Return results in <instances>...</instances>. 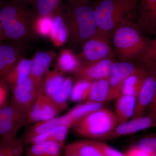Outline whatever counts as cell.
I'll return each instance as SVG.
<instances>
[{
	"label": "cell",
	"instance_id": "cell-1",
	"mask_svg": "<svg viewBox=\"0 0 156 156\" xmlns=\"http://www.w3.org/2000/svg\"><path fill=\"white\" fill-rule=\"evenodd\" d=\"M137 0H98L94 8L95 23L101 32L110 37L117 29L135 26Z\"/></svg>",
	"mask_w": 156,
	"mask_h": 156
},
{
	"label": "cell",
	"instance_id": "cell-2",
	"mask_svg": "<svg viewBox=\"0 0 156 156\" xmlns=\"http://www.w3.org/2000/svg\"><path fill=\"white\" fill-rule=\"evenodd\" d=\"M27 0H10L0 7V22L5 39L19 43L32 30L35 16L29 8Z\"/></svg>",
	"mask_w": 156,
	"mask_h": 156
},
{
	"label": "cell",
	"instance_id": "cell-3",
	"mask_svg": "<svg viewBox=\"0 0 156 156\" xmlns=\"http://www.w3.org/2000/svg\"><path fill=\"white\" fill-rule=\"evenodd\" d=\"M72 43L82 45L98 32L94 17V7L88 3H70L63 16Z\"/></svg>",
	"mask_w": 156,
	"mask_h": 156
},
{
	"label": "cell",
	"instance_id": "cell-4",
	"mask_svg": "<svg viewBox=\"0 0 156 156\" xmlns=\"http://www.w3.org/2000/svg\"><path fill=\"white\" fill-rule=\"evenodd\" d=\"M112 47L119 61L136 62L144 53L150 39L137 26L121 27L114 32Z\"/></svg>",
	"mask_w": 156,
	"mask_h": 156
},
{
	"label": "cell",
	"instance_id": "cell-5",
	"mask_svg": "<svg viewBox=\"0 0 156 156\" xmlns=\"http://www.w3.org/2000/svg\"><path fill=\"white\" fill-rule=\"evenodd\" d=\"M119 125L115 114L101 108L75 123L73 129L80 136L94 140H108V136Z\"/></svg>",
	"mask_w": 156,
	"mask_h": 156
},
{
	"label": "cell",
	"instance_id": "cell-6",
	"mask_svg": "<svg viewBox=\"0 0 156 156\" xmlns=\"http://www.w3.org/2000/svg\"><path fill=\"white\" fill-rule=\"evenodd\" d=\"M28 114L11 100L0 108V137H15L22 127L28 123Z\"/></svg>",
	"mask_w": 156,
	"mask_h": 156
},
{
	"label": "cell",
	"instance_id": "cell-7",
	"mask_svg": "<svg viewBox=\"0 0 156 156\" xmlns=\"http://www.w3.org/2000/svg\"><path fill=\"white\" fill-rule=\"evenodd\" d=\"M110 39L98 31L95 35L87 40L82 46L81 55V59L86 62L84 65L105 58H113L115 54Z\"/></svg>",
	"mask_w": 156,
	"mask_h": 156
},
{
	"label": "cell",
	"instance_id": "cell-8",
	"mask_svg": "<svg viewBox=\"0 0 156 156\" xmlns=\"http://www.w3.org/2000/svg\"><path fill=\"white\" fill-rule=\"evenodd\" d=\"M147 72H148L136 62H114L108 78L110 85L111 100L118 98L121 95L122 86L126 79L133 75Z\"/></svg>",
	"mask_w": 156,
	"mask_h": 156
},
{
	"label": "cell",
	"instance_id": "cell-9",
	"mask_svg": "<svg viewBox=\"0 0 156 156\" xmlns=\"http://www.w3.org/2000/svg\"><path fill=\"white\" fill-rule=\"evenodd\" d=\"M43 90L37 86L31 76L21 85L13 89V95L11 100L20 108L29 114L35 101Z\"/></svg>",
	"mask_w": 156,
	"mask_h": 156
},
{
	"label": "cell",
	"instance_id": "cell-10",
	"mask_svg": "<svg viewBox=\"0 0 156 156\" xmlns=\"http://www.w3.org/2000/svg\"><path fill=\"white\" fill-rule=\"evenodd\" d=\"M156 92V70L149 72L143 82L136 97V106L132 119L144 115L153 100Z\"/></svg>",
	"mask_w": 156,
	"mask_h": 156
},
{
	"label": "cell",
	"instance_id": "cell-11",
	"mask_svg": "<svg viewBox=\"0 0 156 156\" xmlns=\"http://www.w3.org/2000/svg\"><path fill=\"white\" fill-rule=\"evenodd\" d=\"M61 111L50 97L43 93L35 101L28 115V122L48 121L55 118Z\"/></svg>",
	"mask_w": 156,
	"mask_h": 156
},
{
	"label": "cell",
	"instance_id": "cell-12",
	"mask_svg": "<svg viewBox=\"0 0 156 156\" xmlns=\"http://www.w3.org/2000/svg\"><path fill=\"white\" fill-rule=\"evenodd\" d=\"M156 127V115H147L132 119L119 124L108 136V140L116 139L124 135L134 134L142 130Z\"/></svg>",
	"mask_w": 156,
	"mask_h": 156
},
{
	"label": "cell",
	"instance_id": "cell-13",
	"mask_svg": "<svg viewBox=\"0 0 156 156\" xmlns=\"http://www.w3.org/2000/svg\"><path fill=\"white\" fill-rule=\"evenodd\" d=\"M113 58H107L80 66L75 72L80 80L93 82L109 78L113 63Z\"/></svg>",
	"mask_w": 156,
	"mask_h": 156
},
{
	"label": "cell",
	"instance_id": "cell-14",
	"mask_svg": "<svg viewBox=\"0 0 156 156\" xmlns=\"http://www.w3.org/2000/svg\"><path fill=\"white\" fill-rule=\"evenodd\" d=\"M19 43H0V82L20 60L22 48Z\"/></svg>",
	"mask_w": 156,
	"mask_h": 156
},
{
	"label": "cell",
	"instance_id": "cell-15",
	"mask_svg": "<svg viewBox=\"0 0 156 156\" xmlns=\"http://www.w3.org/2000/svg\"><path fill=\"white\" fill-rule=\"evenodd\" d=\"M139 2L136 25L142 32L151 34L156 15V0H137Z\"/></svg>",
	"mask_w": 156,
	"mask_h": 156
},
{
	"label": "cell",
	"instance_id": "cell-16",
	"mask_svg": "<svg viewBox=\"0 0 156 156\" xmlns=\"http://www.w3.org/2000/svg\"><path fill=\"white\" fill-rule=\"evenodd\" d=\"M32 66L31 60L20 59L8 74L3 83L7 87H12L13 89L21 85L30 76Z\"/></svg>",
	"mask_w": 156,
	"mask_h": 156
},
{
	"label": "cell",
	"instance_id": "cell-17",
	"mask_svg": "<svg viewBox=\"0 0 156 156\" xmlns=\"http://www.w3.org/2000/svg\"><path fill=\"white\" fill-rule=\"evenodd\" d=\"M54 55L50 52L41 51L36 53L33 60L32 69L30 76L40 89H42V77L47 70Z\"/></svg>",
	"mask_w": 156,
	"mask_h": 156
},
{
	"label": "cell",
	"instance_id": "cell-18",
	"mask_svg": "<svg viewBox=\"0 0 156 156\" xmlns=\"http://www.w3.org/2000/svg\"><path fill=\"white\" fill-rule=\"evenodd\" d=\"M61 126L72 127L73 123L67 115L62 116L54 118L48 121L38 122L29 130L25 136L26 142L32 137L50 131L53 128Z\"/></svg>",
	"mask_w": 156,
	"mask_h": 156
},
{
	"label": "cell",
	"instance_id": "cell-19",
	"mask_svg": "<svg viewBox=\"0 0 156 156\" xmlns=\"http://www.w3.org/2000/svg\"><path fill=\"white\" fill-rule=\"evenodd\" d=\"M117 98L115 114L119 124L126 122L130 118H132L136 106V98L121 95Z\"/></svg>",
	"mask_w": 156,
	"mask_h": 156
},
{
	"label": "cell",
	"instance_id": "cell-20",
	"mask_svg": "<svg viewBox=\"0 0 156 156\" xmlns=\"http://www.w3.org/2000/svg\"><path fill=\"white\" fill-rule=\"evenodd\" d=\"M65 148L79 156H107L97 140H79L68 144Z\"/></svg>",
	"mask_w": 156,
	"mask_h": 156
},
{
	"label": "cell",
	"instance_id": "cell-21",
	"mask_svg": "<svg viewBox=\"0 0 156 156\" xmlns=\"http://www.w3.org/2000/svg\"><path fill=\"white\" fill-rule=\"evenodd\" d=\"M111 100L108 78L92 82L90 95L87 101L103 104Z\"/></svg>",
	"mask_w": 156,
	"mask_h": 156
},
{
	"label": "cell",
	"instance_id": "cell-22",
	"mask_svg": "<svg viewBox=\"0 0 156 156\" xmlns=\"http://www.w3.org/2000/svg\"><path fill=\"white\" fill-rule=\"evenodd\" d=\"M69 128L65 126H58L46 133L33 136L29 140L27 144L32 145L52 141L57 143L62 147Z\"/></svg>",
	"mask_w": 156,
	"mask_h": 156
},
{
	"label": "cell",
	"instance_id": "cell-23",
	"mask_svg": "<svg viewBox=\"0 0 156 156\" xmlns=\"http://www.w3.org/2000/svg\"><path fill=\"white\" fill-rule=\"evenodd\" d=\"M62 147L57 143L45 141L31 145L26 150L25 156H59Z\"/></svg>",
	"mask_w": 156,
	"mask_h": 156
},
{
	"label": "cell",
	"instance_id": "cell-24",
	"mask_svg": "<svg viewBox=\"0 0 156 156\" xmlns=\"http://www.w3.org/2000/svg\"><path fill=\"white\" fill-rule=\"evenodd\" d=\"M50 36L52 41L56 46H61L67 41L68 32L64 17L62 15L58 14L53 18Z\"/></svg>",
	"mask_w": 156,
	"mask_h": 156
},
{
	"label": "cell",
	"instance_id": "cell-25",
	"mask_svg": "<svg viewBox=\"0 0 156 156\" xmlns=\"http://www.w3.org/2000/svg\"><path fill=\"white\" fill-rule=\"evenodd\" d=\"M135 62L147 72L156 70V37L150 39L145 50Z\"/></svg>",
	"mask_w": 156,
	"mask_h": 156
},
{
	"label": "cell",
	"instance_id": "cell-26",
	"mask_svg": "<svg viewBox=\"0 0 156 156\" xmlns=\"http://www.w3.org/2000/svg\"><path fill=\"white\" fill-rule=\"evenodd\" d=\"M23 143L15 137H0V156H23Z\"/></svg>",
	"mask_w": 156,
	"mask_h": 156
},
{
	"label": "cell",
	"instance_id": "cell-27",
	"mask_svg": "<svg viewBox=\"0 0 156 156\" xmlns=\"http://www.w3.org/2000/svg\"><path fill=\"white\" fill-rule=\"evenodd\" d=\"M101 108L102 104L87 101L86 103L75 107L66 115L72 122L73 125L79 120Z\"/></svg>",
	"mask_w": 156,
	"mask_h": 156
},
{
	"label": "cell",
	"instance_id": "cell-28",
	"mask_svg": "<svg viewBox=\"0 0 156 156\" xmlns=\"http://www.w3.org/2000/svg\"><path fill=\"white\" fill-rule=\"evenodd\" d=\"M65 80L61 73L53 71L47 73L44 83L42 84L43 91L45 95L50 97L58 92L63 85Z\"/></svg>",
	"mask_w": 156,
	"mask_h": 156
},
{
	"label": "cell",
	"instance_id": "cell-29",
	"mask_svg": "<svg viewBox=\"0 0 156 156\" xmlns=\"http://www.w3.org/2000/svg\"><path fill=\"white\" fill-rule=\"evenodd\" d=\"M148 72L133 75L126 79L122 86L121 95L137 97L144 80Z\"/></svg>",
	"mask_w": 156,
	"mask_h": 156
},
{
	"label": "cell",
	"instance_id": "cell-30",
	"mask_svg": "<svg viewBox=\"0 0 156 156\" xmlns=\"http://www.w3.org/2000/svg\"><path fill=\"white\" fill-rule=\"evenodd\" d=\"M35 17L50 16L58 9L61 0H31Z\"/></svg>",
	"mask_w": 156,
	"mask_h": 156
},
{
	"label": "cell",
	"instance_id": "cell-31",
	"mask_svg": "<svg viewBox=\"0 0 156 156\" xmlns=\"http://www.w3.org/2000/svg\"><path fill=\"white\" fill-rule=\"evenodd\" d=\"M73 86L71 78H66L60 89L50 97L61 111L66 107L67 101L70 98Z\"/></svg>",
	"mask_w": 156,
	"mask_h": 156
},
{
	"label": "cell",
	"instance_id": "cell-32",
	"mask_svg": "<svg viewBox=\"0 0 156 156\" xmlns=\"http://www.w3.org/2000/svg\"><path fill=\"white\" fill-rule=\"evenodd\" d=\"M58 62L59 69L65 72H75L81 66L72 52L68 50H63L62 52Z\"/></svg>",
	"mask_w": 156,
	"mask_h": 156
},
{
	"label": "cell",
	"instance_id": "cell-33",
	"mask_svg": "<svg viewBox=\"0 0 156 156\" xmlns=\"http://www.w3.org/2000/svg\"><path fill=\"white\" fill-rule=\"evenodd\" d=\"M92 82L87 80H80L73 86L70 98L72 101L78 102L88 99Z\"/></svg>",
	"mask_w": 156,
	"mask_h": 156
},
{
	"label": "cell",
	"instance_id": "cell-34",
	"mask_svg": "<svg viewBox=\"0 0 156 156\" xmlns=\"http://www.w3.org/2000/svg\"><path fill=\"white\" fill-rule=\"evenodd\" d=\"M37 19L35 29L39 34L45 37L50 35L53 25V17L50 15L38 17Z\"/></svg>",
	"mask_w": 156,
	"mask_h": 156
},
{
	"label": "cell",
	"instance_id": "cell-35",
	"mask_svg": "<svg viewBox=\"0 0 156 156\" xmlns=\"http://www.w3.org/2000/svg\"><path fill=\"white\" fill-rule=\"evenodd\" d=\"M150 156H156V136H149L140 139L136 145Z\"/></svg>",
	"mask_w": 156,
	"mask_h": 156
},
{
	"label": "cell",
	"instance_id": "cell-36",
	"mask_svg": "<svg viewBox=\"0 0 156 156\" xmlns=\"http://www.w3.org/2000/svg\"><path fill=\"white\" fill-rule=\"evenodd\" d=\"M98 142L99 146L107 156H126L125 154L114 148L109 146L104 142L100 141H98Z\"/></svg>",
	"mask_w": 156,
	"mask_h": 156
},
{
	"label": "cell",
	"instance_id": "cell-37",
	"mask_svg": "<svg viewBox=\"0 0 156 156\" xmlns=\"http://www.w3.org/2000/svg\"><path fill=\"white\" fill-rule=\"evenodd\" d=\"M124 154L126 156H150L149 154L137 145L130 147Z\"/></svg>",
	"mask_w": 156,
	"mask_h": 156
},
{
	"label": "cell",
	"instance_id": "cell-38",
	"mask_svg": "<svg viewBox=\"0 0 156 156\" xmlns=\"http://www.w3.org/2000/svg\"><path fill=\"white\" fill-rule=\"evenodd\" d=\"M7 88L5 84L0 82V108L4 105L7 98Z\"/></svg>",
	"mask_w": 156,
	"mask_h": 156
},
{
	"label": "cell",
	"instance_id": "cell-39",
	"mask_svg": "<svg viewBox=\"0 0 156 156\" xmlns=\"http://www.w3.org/2000/svg\"><path fill=\"white\" fill-rule=\"evenodd\" d=\"M147 109L148 114L156 115V92L153 100Z\"/></svg>",
	"mask_w": 156,
	"mask_h": 156
},
{
	"label": "cell",
	"instance_id": "cell-40",
	"mask_svg": "<svg viewBox=\"0 0 156 156\" xmlns=\"http://www.w3.org/2000/svg\"><path fill=\"white\" fill-rule=\"evenodd\" d=\"M65 156H79L72 151L65 148Z\"/></svg>",
	"mask_w": 156,
	"mask_h": 156
},
{
	"label": "cell",
	"instance_id": "cell-41",
	"mask_svg": "<svg viewBox=\"0 0 156 156\" xmlns=\"http://www.w3.org/2000/svg\"><path fill=\"white\" fill-rule=\"evenodd\" d=\"M5 37L2 27L0 22V43L2 42L3 40H5Z\"/></svg>",
	"mask_w": 156,
	"mask_h": 156
},
{
	"label": "cell",
	"instance_id": "cell-42",
	"mask_svg": "<svg viewBox=\"0 0 156 156\" xmlns=\"http://www.w3.org/2000/svg\"><path fill=\"white\" fill-rule=\"evenodd\" d=\"M66 1H69L70 3L81 4V3H88L90 0H66Z\"/></svg>",
	"mask_w": 156,
	"mask_h": 156
},
{
	"label": "cell",
	"instance_id": "cell-43",
	"mask_svg": "<svg viewBox=\"0 0 156 156\" xmlns=\"http://www.w3.org/2000/svg\"><path fill=\"white\" fill-rule=\"evenodd\" d=\"M151 34L156 35V15L154 20L153 26Z\"/></svg>",
	"mask_w": 156,
	"mask_h": 156
}]
</instances>
